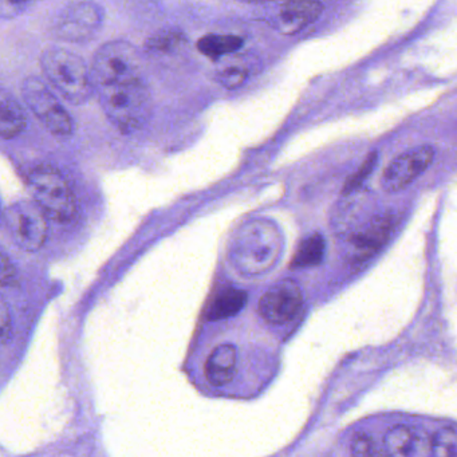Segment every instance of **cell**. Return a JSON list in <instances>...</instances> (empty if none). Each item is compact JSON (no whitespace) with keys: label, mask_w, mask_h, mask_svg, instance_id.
Here are the masks:
<instances>
[{"label":"cell","mask_w":457,"mask_h":457,"mask_svg":"<svg viewBox=\"0 0 457 457\" xmlns=\"http://www.w3.org/2000/svg\"><path fill=\"white\" fill-rule=\"evenodd\" d=\"M22 96L26 105L53 135L66 137L73 133L71 114L41 79L28 77L22 84Z\"/></svg>","instance_id":"cell-7"},{"label":"cell","mask_w":457,"mask_h":457,"mask_svg":"<svg viewBox=\"0 0 457 457\" xmlns=\"http://www.w3.org/2000/svg\"><path fill=\"white\" fill-rule=\"evenodd\" d=\"M0 326H2V341L6 344L12 334V317L4 301L2 302V312H0Z\"/></svg>","instance_id":"cell-25"},{"label":"cell","mask_w":457,"mask_h":457,"mask_svg":"<svg viewBox=\"0 0 457 457\" xmlns=\"http://www.w3.org/2000/svg\"><path fill=\"white\" fill-rule=\"evenodd\" d=\"M184 45H186V38H184L183 34L170 30L159 31V33L154 34L152 38L146 41L145 46L149 52L164 54V53H175Z\"/></svg>","instance_id":"cell-20"},{"label":"cell","mask_w":457,"mask_h":457,"mask_svg":"<svg viewBox=\"0 0 457 457\" xmlns=\"http://www.w3.org/2000/svg\"><path fill=\"white\" fill-rule=\"evenodd\" d=\"M392 234V221L389 218H374L350 240L353 255L357 259L373 256L387 242Z\"/></svg>","instance_id":"cell-13"},{"label":"cell","mask_w":457,"mask_h":457,"mask_svg":"<svg viewBox=\"0 0 457 457\" xmlns=\"http://www.w3.org/2000/svg\"><path fill=\"white\" fill-rule=\"evenodd\" d=\"M49 216L34 200H21L6 208L4 224L12 242L28 253L44 247L49 232Z\"/></svg>","instance_id":"cell-6"},{"label":"cell","mask_w":457,"mask_h":457,"mask_svg":"<svg viewBox=\"0 0 457 457\" xmlns=\"http://www.w3.org/2000/svg\"><path fill=\"white\" fill-rule=\"evenodd\" d=\"M326 253V242L322 235L314 234L302 240L294 255L291 267L293 269H307L318 266L323 261Z\"/></svg>","instance_id":"cell-18"},{"label":"cell","mask_w":457,"mask_h":457,"mask_svg":"<svg viewBox=\"0 0 457 457\" xmlns=\"http://www.w3.org/2000/svg\"><path fill=\"white\" fill-rule=\"evenodd\" d=\"M28 117L12 96L2 93L0 103V135L4 140H12L25 130Z\"/></svg>","instance_id":"cell-16"},{"label":"cell","mask_w":457,"mask_h":457,"mask_svg":"<svg viewBox=\"0 0 457 457\" xmlns=\"http://www.w3.org/2000/svg\"><path fill=\"white\" fill-rule=\"evenodd\" d=\"M41 66L50 84L73 105H82L92 97V74L79 54L63 47H47L41 55Z\"/></svg>","instance_id":"cell-2"},{"label":"cell","mask_w":457,"mask_h":457,"mask_svg":"<svg viewBox=\"0 0 457 457\" xmlns=\"http://www.w3.org/2000/svg\"><path fill=\"white\" fill-rule=\"evenodd\" d=\"M279 227L269 219H253L237 229L228 247L229 262L245 275L269 271L282 255Z\"/></svg>","instance_id":"cell-1"},{"label":"cell","mask_w":457,"mask_h":457,"mask_svg":"<svg viewBox=\"0 0 457 457\" xmlns=\"http://www.w3.org/2000/svg\"><path fill=\"white\" fill-rule=\"evenodd\" d=\"M320 2H286L270 12V25L286 36H294L314 23L323 12Z\"/></svg>","instance_id":"cell-12"},{"label":"cell","mask_w":457,"mask_h":457,"mask_svg":"<svg viewBox=\"0 0 457 457\" xmlns=\"http://www.w3.org/2000/svg\"><path fill=\"white\" fill-rule=\"evenodd\" d=\"M90 74L96 89L140 81L143 79L140 53L129 42H108L96 52Z\"/></svg>","instance_id":"cell-4"},{"label":"cell","mask_w":457,"mask_h":457,"mask_svg":"<svg viewBox=\"0 0 457 457\" xmlns=\"http://www.w3.org/2000/svg\"><path fill=\"white\" fill-rule=\"evenodd\" d=\"M387 457H433V438L424 428L395 425L382 440Z\"/></svg>","instance_id":"cell-11"},{"label":"cell","mask_w":457,"mask_h":457,"mask_svg":"<svg viewBox=\"0 0 457 457\" xmlns=\"http://www.w3.org/2000/svg\"><path fill=\"white\" fill-rule=\"evenodd\" d=\"M15 274H17V270H15L14 263L10 261L6 253H4L2 255V285L7 286L12 283Z\"/></svg>","instance_id":"cell-26"},{"label":"cell","mask_w":457,"mask_h":457,"mask_svg":"<svg viewBox=\"0 0 457 457\" xmlns=\"http://www.w3.org/2000/svg\"><path fill=\"white\" fill-rule=\"evenodd\" d=\"M29 6H31V4H28V2H7V0H2V4H0L2 18L4 20H10V18L18 17Z\"/></svg>","instance_id":"cell-24"},{"label":"cell","mask_w":457,"mask_h":457,"mask_svg":"<svg viewBox=\"0 0 457 457\" xmlns=\"http://www.w3.org/2000/svg\"><path fill=\"white\" fill-rule=\"evenodd\" d=\"M433 159L435 149L432 146L409 149L387 165L381 178L382 189L387 194L403 191L430 167Z\"/></svg>","instance_id":"cell-9"},{"label":"cell","mask_w":457,"mask_h":457,"mask_svg":"<svg viewBox=\"0 0 457 457\" xmlns=\"http://www.w3.org/2000/svg\"><path fill=\"white\" fill-rule=\"evenodd\" d=\"M303 307V293L298 283L291 279L280 280L264 293L259 302V312L271 325L291 322Z\"/></svg>","instance_id":"cell-10"},{"label":"cell","mask_w":457,"mask_h":457,"mask_svg":"<svg viewBox=\"0 0 457 457\" xmlns=\"http://www.w3.org/2000/svg\"><path fill=\"white\" fill-rule=\"evenodd\" d=\"M433 438V457H457V429L441 428Z\"/></svg>","instance_id":"cell-22"},{"label":"cell","mask_w":457,"mask_h":457,"mask_svg":"<svg viewBox=\"0 0 457 457\" xmlns=\"http://www.w3.org/2000/svg\"><path fill=\"white\" fill-rule=\"evenodd\" d=\"M376 162L377 154H370V156L365 160V162H363L358 173H355V175L347 181L346 187H345V192H350L353 191V189L358 188V187L362 184V181L370 175L371 170L376 167Z\"/></svg>","instance_id":"cell-23"},{"label":"cell","mask_w":457,"mask_h":457,"mask_svg":"<svg viewBox=\"0 0 457 457\" xmlns=\"http://www.w3.org/2000/svg\"><path fill=\"white\" fill-rule=\"evenodd\" d=\"M255 63L256 60H253L251 55L237 54V53L227 55L218 60L216 79L227 89H237L251 76Z\"/></svg>","instance_id":"cell-15"},{"label":"cell","mask_w":457,"mask_h":457,"mask_svg":"<svg viewBox=\"0 0 457 457\" xmlns=\"http://www.w3.org/2000/svg\"><path fill=\"white\" fill-rule=\"evenodd\" d=\"M247 303V294L239 288L221 291L208 307L207 317L211 320H227L242 312Z\"/></svg>","instance_id":"cell-17"},{"label":"cell","mask_w":457,"mask_h":457,"mask_svg":"<svg viewBox=\"0 0 457 457\" xmlns=\"http://www.w3.org/2000/svg\"><path fill=\"white\" fill-rule=\"evenodd\" d=\"M237 350L234 345L223 344L212 350L205 362V377L212 386L228 385L237 376Z\"/></svg>","instance_id":"cell-14"},{"label":"cell","mask_w":457,"mask_h":457,"mask_svg":"<svg viewBox=\"0 0 457 457\" xmlns=\"http://www.w3.org/2000/svg\"><path fill=\"white\" fill-rule=\"evenodd\" d=\"M352 457H384V446L377 443L376 438L369 433L361 432L354 435L350 443Z\"/></svg>","instance_id":"cell-21"},{"label":"cell","mask_w":457,"mask_h":457,"mask_svg":"<svg viewBox=\"0 0 457 457\" xmlns=\"http://www.w3.org/2000/svg\"><path fill=\"white\" fill-rule=\"evenodd\" d=\"M101 23V7L90 2H79L61 10L53 23V33L63 41L84 42L97 33Z\"/></svg>","instance_id":"cell-8"},{"label":"cell","mask_w":457,"mask_h":457,"mask_svg":"<svg viewBox=\"0 0 457 457\" xmlns=\"http://www.w3.org/2000/svg\"><path fill=\"white\" fill-rule=\"evenodd\" d=\"M34 202L49 218L66 223L77 215V199L65 176L53 165H38L29 176Z\"/></svg>","instance_id":"cell-5"},{"label":"cell","mask_w":457,"mask_h":457,"mask_svg":"<svg viewBox=\"0 0 457 457\" xmlns=\"http://www.w3.org/2000/svg\"><path fill=\"white\" fill-rule=\"evenodd\" d=\"M242 46L243 39L237 36H231V34L203 37L197 44V47L203 54L215 58V60L235 54L237 50L242 49Z\"/></svg>","instance_id":"cell-19"},{"label":"cell","mask_w":457,"mask_h":457,"mask_svg":"<svg viewBox=\"0 0 457 457\" xmlns=\"http://www.w3.org/2000/svg\"><path fill=\"white\" fill-rule=\"evenodd\" d=\"M96 90L108 119L124 132L140 129L151 117L154 101L144 79Z\"/></svg>","instance_id":"cell-3"}]
</instances>
